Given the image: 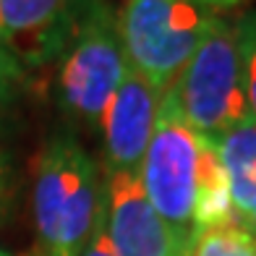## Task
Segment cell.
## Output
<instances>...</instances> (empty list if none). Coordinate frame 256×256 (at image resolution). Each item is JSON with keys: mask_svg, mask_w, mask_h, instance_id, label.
I'll return each mask as SVG.
<instances>
[{"mask_svg": "<svg viewBox=\"0 0 256 256\" xmlns=\"http://www.w3.org/2000/svg\"><path fill=\"white\" fill-rule=\"evenodd\" d=\"M97 165L76 136L50 138L34 162L32 212L42 256H81L100 209Z\"/></svg>", "mask_w": 256, "mask_h": 256, "instance_id": "6da1fadb", "label": "cell"}, {"mask_svg": "<svg viewBox=\"0 0 256 256\" xmlns=\"http://www.w3.org/2000/svg\"><path fill=\"white\" fill-rule=\"evenodd\" d=\"M217 18L214 10L186 0H126L118 32L128 68L165 94Z\"/></svg>", "mask_w": 256, "mask_h": 256, "instance_id": "7a4b0ae2", "label": "cell"}, {"mask_svg": "<svg viewBox=\"0 0 256 256\" xmlns=\"http://www.w3.org/2000/svg\"><path fill=\"white\" fill-rule=\"evenodd\" d=\"M165 94L186 123L209 142L251 118L238 26L220 16Z\"/></svg>", "mask_w": 256, "mask_h": 256, "instance_id": "3957f363", "label": "cell"}, {"mask_svg": "<svg viewBox=\"0 0 256 256\" xmlns=\"http://www.w3.org/2000/svg\"><path fill=\"white\" fill-rule=\"evenodd\" d=\"M212 152L214 144L196 134L178 112L172 100L162 94L154 134L138 165V180L157 214L191 248L196 240V196H199L202 176Z\"/></svg>", "mask_w": 256, "mask_h": 256, "instance_id": "277c9868", "label": "cell"}, {"mask_svg": "<svg viewBox=\"0 0 256 256\" xmlns=\"http://www.w3.org/2000/svg\"><path fill=\"white\" fill-rule=\"evenodd\" d=\"M128 71L118 16L102 0L81 8L76 26L68 32V48L58 68V97L68 115L100 126L110 97Z\"/></svg>", "mask_w": 256, "mask_h": 256, "instance_id": "5b68a950", "label": "cell"}, {"mask_svg": "<svg viewBox=\"0 0 256 256\" xmlns=\"http://www.w3.org/2000/svg\"><path fill=\"white\" fill-rule=\"evenodd\" d=\"M102 204L104 228L118 256H191L194 248L172 232L146 199L138 172H104Z\"/></svg>", "mask_w": 256, "mask_h": 256, "instance_id": "8992f818", "label": "cell"}, {"mask_svg": "<svg viewBox=\"0 0 256 256\" xmlns=\"http://www.w3.org/2000/svg\"><path fill=\"white\" fill-rule=\"evenodd\" d=\"M162 94L149 86L136 71L128 68L120 86L110 97L104 108L100 128L104 146V172L134 170L144 160L149 138L154 134V123L160 115Z\"/></svg>", "mask_w": 256, "mask_h": 256, "instance_id": "52a82bcc", "label": "cell"}, {"mask_svg": "<svg viewBox=\"0 0 256 256\" xmlns=\"http://www.w3.org/2000/svg\"><path fill=\"white\" fill-rule=\"evenodd\" d=\"M74 0H0V42L10 55L44 52L71 14Z\"/></svg>", "mask_w": 256, "mask_h": 256, "instance_id": "ba28073f", "label": "cell"}, {"mask_svg": "<svg viewBox=\"0 0 256 256\" xmlns=\"http://www.w3.org/2000/svg\"><path fill=\"white\" fill-rule=\"evenodd\" d=\"M212 144L225 168L232 206L246 222V217L256 206V118L251 115L240 120L222 136H217Z\"/></svg>", "mask_w": 256, "mask_h": 256, "instance_id": "9c48e42d", "label": "cell"}, {"mask_svg": "<svg viewBox=\"0 0 256 256\" xmlns=\"http://www.w3.org/2000/svg\"><path fill=\"white\" fill-rule=\"evenodd\" d=\"M191 256H256V232L246 222L202 230Z\"/></svg>", "mask_w": 256, "mask_h": 256, "instance_id": "30bf717a", "label": "cell"}, {"mask_svg": "<svg viewBox=\"0 0 256 256\" xmlns=\"http://www.w3.org/2000/svg\"><path fill=\"white\" fill-rule=\"evenodd\" d=\"M238 37H240V52H243V68H246V97L248 110L256 118V14L238 21Z\"/></svg>", "mask_w": 256, "mask_h": 256, "instance_id": "8fae6325", "label": "cell"}, {"mask_svg": "<svg viewBox=\"0 0 256 256\" xmlns=\"http://www.w3.org/2000/svg\"><path fill=\"white\" fill-rule=\"evenodd\" d=\"M21 78H24V66H21V60L0 48V126H3L6 112L14 104L18 89H21Z\"/></svg>", "mask_w": 256, "mask_h": 256, "instance_id": "7c38bea8", "label": "cell"}, {"mask_svg": "<svg viewBox=\"0 0 256 256\" xmlns=\"http://www.w3.org/2000/svg\"><path fill=\"white\" fill-rule=\"evenodd\" d=\"M81 256H118L110 243L108 236V228H104V204H102V196H100V209H97V220H94V228H92V236L86 240Z\"/></svg>", "mask_w": 256, "mask_h": 256, "instance_id": "4fadbf2b", "label": "cell"}, {"mask_svg": "<svg viewBox=\"0 0 256 256\" xmlns=\"http://www.w3.org/2000/svg\"><path fill=\"white\" fill-rule=\"evenodd\" d=\"M14 180H16V170H14V162H10V154L6 149H0V222L6 220L10 199H14Z\"/></svg>", "mask_w": 256, "mask_h": 256, "instance_id": "5bb4252c", "label": "cell"}, {"mask_svg": "<svg viewBox=\"0 0 256 256\" xmlns=\"http://www.w3.org/2000/svg\"><path fill=\"white\" fill-rule=\"evenodd\" d=\"M186 3H196V6H204L209 10H214V14H220V10H230L240 3H246V0H186Z\"/></svg>", "mask_w": 256, "mask_h": 256, "instance_id": "9a60e30c", "label": "cell"}, {"mask_svg": "<svg viewBox=\"0 0 256 256\" xmlns=\"http://www.w3.org/2000/svg\"><path fill=\"white\" fill-rule=\"evenodd\" d=\"M246 225H248V228H251V230H254V232H256V206H254V209H251V214H248V217H246Z\"/></svg>", "mask_w": 256, "mask_h": 256, "instance_id": "2e32d148", "label": "cell"}, {"mask_svg": "<svg viewBox=\"0 0 256 256\" xmlns=\"http://www.w3.org/2000/svg\"><path fill=\"white\" fill-rule=\"evenodd\" d=\"M0 256H10V254H8V251H3V248H0Z\"/></svg>", "mask_w": 256, "mask_h": 256, "instance_id": "e0dca14e", "label": "cell"}, {"mask_svg": "<svg viewBox=\"0 0 256 256\" xmlns=\"http://www.w3.org/2000/svg\"><path fill=\"white\" fill-rule=\"evenodd\" d=\"M0 48H3V42H0Z\"/></svg>", "mask_w": 256, "mask_h": 256, "instance_id": "ac0fdd59", "label": "cell"}]
</instances>
